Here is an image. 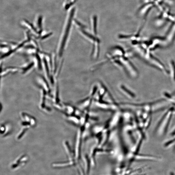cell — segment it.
I'll list each match as a JSON object with an SVG mask.
<instances>
[{
    "label": "cell",
    "mask_w": 175,
    "mask_h": 175,
    "mask_svg": "<svg viewBox=\"0 0 175 175\" xmlns=\"http://www.w3.org/2000/svg\"><path fill=\"white\" fill-rule=\"evenodd\" d=\"M138 54L144 61L161 71L168 74V70L164 64L151 53L143 41L134 40L133 42Z\"/></svg>",
    "instance_id": "obj_1"
},
{
    "label": "cell",
    "mask_w": 175,
    "mask_h": 175,
    "mask_svg": "<svg viewBox=\"0 0 175 175\" xmlns=\"http://www.w3.org/2000/svg\"><path fill=\"white\" fill-rule=\"evenodd\" d=\"M174 111V109H169L166 112L163 116L160 122L159 123L157 127V131L158 132L159 134L161 135L165 133L168 126L172 114Z\"/></svg>",
    "instance_id": "obj_2"
},
{
    "label": "cell",
    "mask_w": 175,
    "mask_h": 175,
    "mask_svg": "<svg viewBox=\"0 0 175 175\" xmlns=\"http://www.w3.org/2000/svg\"><path fill=\"white\" fill-rule=\"evenodd\" d=\"M74 9H73L71 12V15H70L68 24L66 31H65V35L64 36L63 39L59 52V56H62V54H63V53L65 46L67 42V39L68 37V36L69 35V31L70 27H71V20L72 17L74 16Z\"/></svg>",
    "instance_id": "obj_3"
},
{
    "label": "cell",
    "mask_w": 175,
    "mask_h": 175,
    "mask_svg": "<svg viewBox=\"0 0 175 175\" xmlns=\"http://www.w3.org/2000/svg\"><path fill=\"white\" fill-rule=\"evenodd\" d=\"M97 17L95 16L93 18V30L94 33L95 34H96L97 32Z\"/></svg>",
    "instance_id": "obj_4"
},
{
    "label": "cell",
    "mask_w": 175,
    "mask_h": 175,
    "mask_svg": "<svg viewBox=\"0 0 175 175\" xmlns=\"http://www.w3.org/2000/svg\"><path fill=\"white\" fill-rule=\"evenodd\" d=\"M174 144H175V138L168 141V142L166 143L165 144V147H171V146H173Z\"/></svg>",
    "instance_id": "obj_5"
},
{
    "label": "cell",
    "mask_w": 175,
    "mask_h": 175,
    "mask_svg": "<svg viewBox=\"0 0 175 175\" xmlns=\"http://www.w3.org/2000/svg\"><path fill=\"white\" fill-rule=\"evenodd\" d=\"M172 64H171L172 65V77H173V79L175 81V62H172Z\"/></svg>",
    "instance_id": "obj_6"
},
{
    "label": "cell",
    "mask_w": 175,
    "mask_h": 175,
    "mask_svg": "<svg viewBox=\"0 0 175 175\" xmlns=\"http://www.w3.org/2000/svg\"><path fill=\"white\" fill-rule=\"evenodd\" d=\"M169 175H175V174L173 173V172H171L170 173Z\"/></svg>",
    "instance_id": "obj_7"
}]
</instances>
